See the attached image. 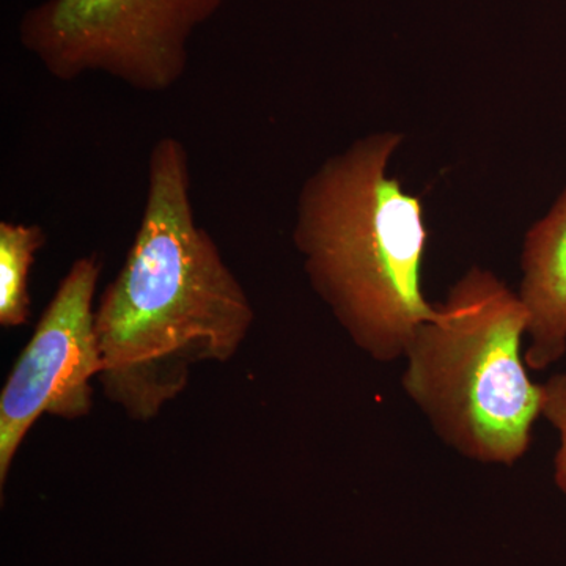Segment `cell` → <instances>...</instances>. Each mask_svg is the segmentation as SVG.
<instances>
[{"mask_svg":"<svg viewBox=\"0 0 566 566\" xmlns=\"http://www.w3.org/2000/svg\"><path fill=\"white\" fill-rule=\"evenodd\" d=\"M46 244L40 226L0 222V326H24L31 315L29 271Z\"/></svg>","mask_w":566,"mask_h":566,"instance_id":"obj_7","label":"cell"},{"mask_svg":"<svg viewBox=\"0 0 566 566\" xmlns=\"http://www.w3.org/2000/svg\"><path fill=\"white\" fill-rule=\"evenodd\" d=\"M527 326L520 294L474 266L406 348L405 394L438 438L468 460L513 465L531 447L543 385L527 374Z\"/></svg>","mask_w":566,"mask_h":566,"instance_id":"obj_3","label":"cell"},{"mask_svg":"<svg viewBox=\"0 0 566 566\" xmlns=\"http://www.w3.org/2000/svg\"><path fill=\"white\" fill-rule=\"evenodd\" d=\"M229 0H46L20 22L22 46L62 82L102 73L134 91L182 80L189 40Z\"/></svg>","mask_w":566,"mask_h":566,"instance_id":"obj_4","label":"cell"},{"mask_svg":"<svg viewBox=\"0 0 566 566\" xmlns=\"http://www.w3.org/2000/svg\"><path fill=\"white\" fill-rule=\"evenodd\" d=\"M401 140L374 134L327 159L303 186L293 230L315 293L381 364L403 359L436 314L422 290L423 205L387 172Z\"/></svg>","mask_w":566,"mask_h":566,"instance_id":"obj_2","label":"cell"},{"mask_svg":"<svg viewBox=\"0 0 566 566\" xmlns=\"http://www.w3.org/2000/svg\"><path fill=\"white\" fill-rule=\"evenodd\" d=\"M542 417H545L558 433V450L554 458V482L566 495V374L553 375L543 385Z\"/></svg>","mask_w":566,"mask_h":566,"instance_id":"obj_8","label":"cell"},{"mask_svg":"<svg viewBox=\"0 0 566 566\" xmlns=\"http://www.w3.org/2000/svg\"><path fill=\"white\" fill-rule=\"evenodd\" d=\"M255 319L248 293L196 222L188 150L156 142L139 230L95 308L104 397L148 422L180 397L192 368L223 364Z\"/></svg>","mask_w":566,"mask_h":566,"instance_id":"obj_1","label":"cell"},{"mask_svg":"<svg viewBox=\"0 0 566 566\" xmlns=\"http://www.w3.org/2000/svg\"><path fill=\"white\" fill-rule=\"evenodd\" d=\"M102 262L82 256L71 264L31 340L0 394V486L25 436L41 416L74 420L91 415L92 379L103 360L95 331V300Z\"/></svg>","mask_w":566,"mask_h":566,"instance_id":"obj_5","label":"cell"},{"mask_svg":"<svg viewBox=\"0 0 566 566\" xmlns=\"http://www.w3.org/2000/svg\"><path fill=\"white\" fill-rule=\"evenodd\" d=\"M520 294L528 314L527 367L543 371L566 354V188L528 230L521 255Z\"/></svg>","mask_w":566,"mask_h":566,"instance_id":"obj_6","label":"cell"}]
</instances>
